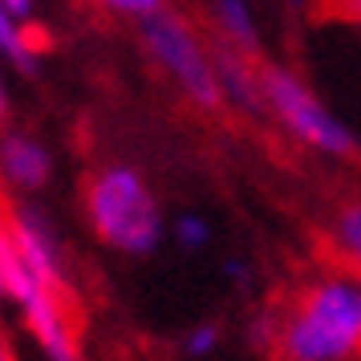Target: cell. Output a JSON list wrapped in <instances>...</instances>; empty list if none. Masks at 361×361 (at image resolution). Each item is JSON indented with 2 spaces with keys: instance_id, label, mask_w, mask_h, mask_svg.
I'll return each instance as SVG.
<instances>
[{
  "instance_id": "6da1fadb",
  "label": "cell",
  "mask_w": 361,
  "mask_h": 361,
  "mask_svg": "<svg viewBox=\"0 0 361 361\" xmlns=\"http://www.w3.org/2000/svg\"><path fill=\"white\" fill-rule=\"evenodd\" d=\"M256 337L276 361H357L361 276L321 252L317 272L288 284L268 305Z\"/></svg>"
},
{
  "instance_id": "7a4b0ae2",
  "label": "cell",
  "mask_w": 361,
  "mask_h": 361,
  "mask_svg": "<svg viewBox=\"0 0 361 361\" xmlns=\"http://www.w3.org/2000/svg\"><path fill=\"white\" fill-rule=\"evenodd\" d=\"M85 215L102 240L118 252L142 256L159 244V203L150 195L147 179L130 166H102L85 175Z\"/></svg>"
},
{
  "instance_id": "3957f363",
  "label": "cell",
  "mask_w": 361,
  "mask_h": 361,
  "mask_svg": "<svg viewBox=\"0 0 361 361\" xmlns=\"http://www.w3.org/2000/svg\"><path fill=\"white\" fill-rule=\"evenodd\" d=\"M142 33H147L150 53L159 57V66L175 78V85L199 110H212V114L224 110V82L215 73V57L199 41L195 29L187 25V17L159 8V13L142 17Z\"/></svg>"
},
{
  "instance_id": "277c9868",
  "label": "cell",
  "mask_w": 361,
  "mask_h": 361,
  "mask_svg": "<svg viewBox=\"0 0 361 361\" xmlns=\"http://www.w3.org/2000/svg\"><path fill=\"white\" fill-rule=\"evenodd\" d=\"M260 85H264V98H268V110H272L300 142L325 150L333 159H353V154H357V142L349 138V130H345L337 118L325 114V106L312 98L288 69L260 66Z\"/></svg>"
},
{
  "instance_id": "5b68a950",
  "label": "cell",
  "mask_w": 361,
  "mask_h": 361,
  "mask_svg": "<svg viewBox=\"0 0 361 361\" xmlns=\"http://www.w3.org/2000/svg\"><path fill=\"white\" fill-rule=\"evenodd\" d=\"M325 252L361 276V199H345L341 207L333 212Z\"/></svg>"
},
{
  "instance_id": "8992f818",
  "label": "cell",
  "mask_w": 361,
  "mask_h": 361,
  "mask_svg": "<svg viewBox=\"0 0 361 361\" xmlns=\"http://www.w3.org/2000/svg\"><path fill=\"white\" fill-rule=\"evenodd\" d=\"M0 159H4V171L13 175V183H20V187H41L45 175H49L45 150L37 147L33 138H25V134H8L0 142Z\"/></svg>"
},
{
  "instance_id": "52a82bcc",
  "label": "cell",
  "mask_w": 361,
  "mask_h": 361,
  "mask_svg": "<svg viewBox=\"0 0 361 361\" xmlns=\"http://www.w3.org/2000/svg\"><path fill=\"white\" fill-rule=\"evenodd\" d=\"M219 13H224V25H228L231 41L244 45V49H256V33H252V17H247L244 0H219Z\"/></svg>"
},
{
  "instance_id": "ba28073f",
  "label": "cell",
  "mask_w": 361,
  "mask_h": 361,
  "mask_svg": "<svg viewBox=\"0 0 361 361\" xmlns=\"http://www.w3.org/2000/svg\"><path fill=\"white\" fill-rule=\"evenodd\" d=\"M0 49L8 53V57H13L20 69H33L29 53H25V45H20V29L13 25V13L4 8V0H0Z\"/></svg>"
},
{
  "instance_id": "9c48e42d",
  "label": "cell",
  "mask_w": 361,
  "mask_h": 361,
  "mask_svg": "<svg viewBox=\"0 0 361 361\" xmlns=\"http://www.w3.org/2000/svg\"><path fill=\"white\" fill-rule=\"evenodd\" d=\"M106 4L110 13H122V17H150V13H159L166 0H98Z\"/></svg>"
},
{
  "instance_id": "30bf717a",
  "label": "cell",
  "mask_w": 361,
  "mask_h": 361,
  "mask_svg": "<svg viewBox=\"0 0 361 361\" xmlns=\"http://www.w3.org/2000/svg\"><path fill=\"white\" fill-rule=\"evenodd\" d=\"M183 240H187V244H203V240H207V231L199 228L195 219H187V224H183Z\"/></svg>"
},
{
  "instance_id": "8fae6325",
  "label": "cell",
  "mask_w": 361,
  "mask_h": 361,
  "mask_svg": "<svg viewBox=\"0 0 361 361\" xmlns=\"http://www.w3.org/2000/svg\"><path fill=\"white\" fill-rule=\"evenodd\" d=\"M212 345H215V329H203V333H195L191 349H195V353H203V349H212Z\"/></svg>"
},
{
  "instance_id": "7c38bea8",
  "label": "cell",
  "mask_w": 361,
  "mask_h": 361,
  "mask_svg": "<svg viewBox=\"0 0 361 361\" xmlns=\"http://www.w3.org/2000/svg\"><path fill=\"white\" fill-rule=\"evenodd\" d=\"M0 361H17V357H13V341H8L4 325H0Z\"/></svg>"
},
{
  "instance_id": "4fadbf2b",
  "label": "cell",
  "mask_w": 361,
  "mask_h": 361,
  "mask_svg": "<svg viewBox=\"0 0 361 361\" xmlns=\"http://www.w3.org/2000/svg\"><path fill=\"white\" fill-rule=\"evenodd\" d=\"M4 8H8V13H20V17H25V13H29V0H4Z\"/></svg>"
},
{
  "instance_id": "5bb4252c",
  "label": "cell",
  "mask_w": 361,
  "mask_h": 361,
  "mask_svg": "<svg viewBox=\"0 0 361 361\" xmlns=\"http://www.w3.org/2000/svg\"><path fill=\"white\" fill-rule=\"evenodd\" d=\"M0 122H4V85H0Z\"/></svg>"
}]
</instances>
